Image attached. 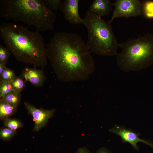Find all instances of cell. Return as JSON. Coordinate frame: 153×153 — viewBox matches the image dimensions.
<instances>
[{
  "mask_svg": "<svg viewBox=\"0 0 153 153\" xmlns=\"http://www.w3.org/2000/svg\"><path fill=\"white\" fill-rule=\"evenodd\" d=\"M14 71L6 67L0 75V80L12 82L16 77Z\"/></svg>",
  "mask_w": 153,
  "mask_h": 153,
  "instance_id": "ac0fdd59",
  "label": "cell"
},
{
  "mask_svg": "<svg viewBox=\"0 0 153 153\" xmlns=\"http://www.w3.org/2000/svg\"><path fill=\"white\" fill-rule=\"evenodd\" d=\"M21 76L25 81H29L37 87L42 86L46 79L43 70L36 68L24 67L22 72Z\"/></svg>",
  "mask_w": 153,
  "mask_h": 153,
  "instance_id": "30bf717a",
  "label": "cell"
},
{
  "mask_svg": "<svg viewBox=\"0 0 153 153\" xmlns=\"http://www.w3.org/2000/svg\"><path fill=\"white\" fill-rule=\"evenodd\" d=\"M0 36L17 60L43 68L48 63L46 48L42 35L14 23L0 26Z\"/></svg>",
  "mask_w": 153,
  "mask_h": 153,
  "instance_id": "7a4b0ae2",
  "label": "cell"
},
{
  "mask_svg": "<svg viewBox=\"0 0 153 153\" xmlns=\"http://www.w3.org/2000/svg\"><path fill=\"white\" fill-rule=\"evenodd\" d=\"M13 91L11 82L0 80V97L1 98L8 93Z\"/></svg>",
  "mask_w": 153,
  "mask_h": 153,
  "instance_id": "5bb4252c",
  "label": "cell"
},
{
  "mask_svg": "<svg viewBox=\"0 0 153 153\" xmlns=\"http://www.w3.org/2000/svg\"><path fill=\"white\" fill-rule=\"evenodd\" d=\"M117 66L125 72L137 71L153 65V34H148L119 44Z\"/></svg>",
  "mask_w": 153,
  "mask_h": 153,
  "instance_id": "5b68a950",
  "label": "cell"
},
{
  "mask_svg": "<svg viewBox=\"0 0 153 153\" xmlns=\"http://www.w3.org/2000/svg\"><path fill=\"white\" fill-rule=\"evenodd\" d=\"M17 107L9 103L7 101L0 99V118L5 119L15 112Z\"/></svg>",
  "mask_w": 153,
  "mask_h": 153,
  "instance_id": "7c38bea8",
  "label": "cell"
},
{
  "mask_svg": "<svg viewBox=\"0 0 153 153\" xmlns=\"http://www.w3.org/2000/svg\"><path fill=\"white\" fill-rule=\"evenodd\" d=\"M43 1L47 7L53 11L60 10L62 2L61 0H43Z\"/></svg>",
  "mask_w": 153,
  "mask_h": 153,
  "instance_id": "e0dca14e",
  "label": "cell"
},
{
  "mask_svg": "<svg viewBox=\"0 0 153 153\" xmlns=\"http://www.w3.org/2000/svg\"><path fill=\"white\" fill-rule=\"evenodd\" d=\"M109 131L120 136L123 143H129L136 150H139L137 143L141 142L150 146L153 149V144L149 141L141 139L139 137L140 133L134 132L131 129H126L123 126L114 124L109 129Z\"/></svg>",
  "mask_w": 153,
  "mask_h": 153,
  "instance_id": "52a82bcc",
  "label": "cell"
},
{
  "mask_svg": "<svg viewBox=\"0 0 153 153\" xmlns=\"http://www.w3.org/2000/svg\"><path fill=\"white\" fill-rule=\"evenodd\" d=\"M4 124L5 126L15 131L23 126V124L20 121L15 119L8 118L5 120Z\"/></svg>",
  "mask_w": 153,
  "mask_h": 153,
  "instance_id": "2e32d148",
  "label": "cell"
},
{
  "mask_svg": "<svg viewBox=\"0 0 153 153\" xmlns=\"http://www.w3.org/2000/svg\"><path fill=\"white\" fill-rule=\"evenodd\" d=\"M113 5L110 0H94L90 6L89 9L99 16L108 15L112 11Z\"/></svg>",
  "mask_w": 153,
  "mask_h": 153,
  "instance_id": "8fae6325",
  "label": "cell"
},
{
  "mask_svg": "<svg viewBox=\"0 0 153 153\" xmlns=\"http://www.w3.org/2000/svg\"><path fill=\"white\" fill-rule=\"evenodd\" d=\"M20 98V93L12 91L1 98L12 106L17 107Z\"/></svg>",
  "mask_w": 153,
  "mask_h": 153,
  "instance_id": "4fadbf2b",
  "label": "cell"
},
{
  "mask_svg": "<svg viewBox=\"0 0 153 153\" xmlns=\"http://www.w3.org/2000/svg\"><path fill=\"white\" fill-rule=\"evenodd\" d=\"M24 105L33 116L35 122L34 130L38 131L47 124L49 119L52 117L55 111V109L50 110L38 109L27 102L24 103Z\"/></svg>",
  "mask_w": 153,
  "mask_h": 153,
  "instance_id": "ba28073f",
  "label": "cell"
},
{
  "mask_svg": "<svg viewBox=\"0 0 153 153\" xmlns=\"http://www.w3.org/2000/svg\"><path fill=\"white\" fill-rule=\"evenodd\" d=\"M0 16L34 27L39 32L53 30L56 18L43 0H0Z\"/></svg>",
  "mask_w": 153,
  "mask_h": 153,
  "instance_id": "3957f363",
  "label": "cell"
},
{
  "mask_svg": "<svg viewBox=\"0 0 153 153\" xmlns=\"http://www.w3.org/2000/svg\"><path fill=\"white\" fill-rule=\"evenodd\" d=\"M83 19L88 31L86 44L90 51L101 56H116L119 43L111 23L89 9Z\"/></svg>",
  "mask_w": 153,
  "mask_h": 153,
  "instance_id": "277c9868",
  "label": "cell"
},
{
  "mask_svg": "<svg viewBox=\"0 0 153 153\" xmlns=\"http://www.w3.org/2000/svg\"><path fill=\"white\" fill-rule=\"evenodd\" d=\"M10 52L6 46L0 45V62L6 64L11 53Z\"/></svg>",
  "mask_w": 153,
  "mask_h": 153,
  "instance_id": "d6986e66",
  "label": "cell"
},
{
  "mask_svg": "<svg viewBox=\"0 0 153 153\" xmlns=\"http://www.w3.org/2000/svg\"><path fill=\"white\" fill-rule=\"evenodd\" d=\"M76 153H90L88 150L85 147H81L77 150Z\"/></svg>",
  "mask_w": 153,
  "mask_h": 153,
  "instance_id": "44dd1931",
  "label": "cell"
},
{
  "mask_svg": "<svg viewBox=\"0 0 153 153\" xmlns=\"http://www.w3.org/2000/svg\"><path fill=\"white\" fill-rule=\"evenodd\" d=\"M46 48L48 59L60 81L86 80L95 71V63L89 50L77 34L56 33Z\"/></svg>",
  "mask_w": 153,
  "mask_h": 153,
  "instance_id": "6da1fadb",
  "label": "cell"
},
{
  "mask_svg": "<svg viewBox=\"0 0 153 153\" xmlns=\"http://www.w3.org/2000/svg\"><path fill=\"white\" fill-rule=\"evenodd\" d=\"M26 81L21 76H17L11 82L13 91L20 93L26 86Z\"/></svg>",
  "mask_w": 153,
  "mask_h": 153,
  "instance_id": "9a60e30c",
  "label": "cell"
},
{
  "mask_svg": "<svg viewBox=\"0 0 153 153\" xmlns=\"http://www.w3.org/2000/svg\"><path fill=\"white\" fill-rule=\"evenodd\" d=\"M16 131L8 128L2 129L0 131V138L3 140H7L14 135Z\"/></svg>",
  "mask_w": 153,
  "mask_h": 153,
  "instance_id": "ffe728a7",
  "label": "cell"
},
{
  "mask_svg": "<svg viewBox=\"0 0 153 153\" xmlns=\"http://www.w3.org/2000/svg\"><path fill=\"white\" fill-rule=\"evenodd\" d=\"M97 153H110L109 151L106 148H101L97 150Z\"/></svg>",
  "mask_w": 153,
  "mask_h": 153,
  "instance_id": "7402d4cb",
  "label": "cell"
},
{
  "mask_svg": "<svg viewBox=\"0 0 153 153\" xmlns=\"http://www.w3.org/2000/svg\"><path fill=\"white\" fill-rule=\"evenodd\" d=\"M114 8L109 23L116 18H126L141 15L143 4L138 0H116L113 4Z\"/></svg>",
  "mask_w": 153,
  "mask_h": 153,
  "instance_id": "8992f818",
  "label": "cell"
},
{
  "mask_svg": "<svg viewBox=\"0 0 153 153\" xmlns=\"http://www.w3.org/2000/svg\"><path fill=\"white\" fill-rule=\"evenodd\" d=\"M6 67L5 65L0 62V75L2 74Z\"/></svg>",
  "mask_w": 153,
  "mask_h": 153,
  "instance_id": "603a6c76",
  "label": "cell"
},
{
  "mask_svg": "<svg viewBox=\"0 0 153 153\" xmlns=\"http://www.w3.org/2000/svg\"><path fill=\"white\" fill-rule=\"evenodd\" d=\"M78 0H64L60 10L65 20L72 24H83V18L80 16L78 10Z\"/></svg>",
  "mask_w": 153,
  "mask_h": 153,
  "instance_id": "9c48e42d",
  "label": "cell"
}]
</instances>
